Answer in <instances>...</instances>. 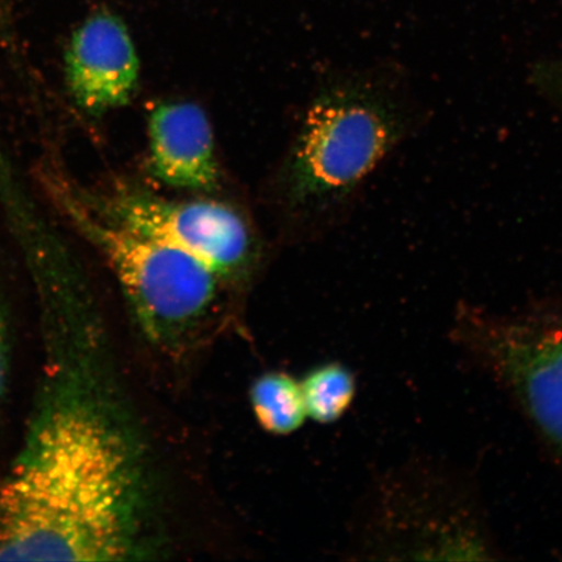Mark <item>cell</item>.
<instances>
[{"label":"cell","instance_id":"obj_2","mask_svg":"<svg viewBox=\"0 0 562 562\" xmlns=\"http://www.w3.org/2000/svg\"><path fill=\"white\" fill-rule=\"evenodd\" d=\"M424 122L409 75L395 63L329 83L308 105L288 158L286 199L306 210L342 206Z\"/></svg>","mask_w":562,"mask_h":562},{"label":"cell","instance_id":"obj_7","mask_svg":"<svg viewBox=\"0 0 562 562\" xmlns=\"http://www.w3.org/2000/svg\"><path fill=\"white\" fill-rule=\"evenodd\" d=\"M149 170L160 184L209 193L220 184L213 126L200 104L167 101L147 119Z\"/></svg>","mask_w":562,"mask_h":562},{"label":"cell","instance_id":"obj_10","mask_svg":"<svg viewBox=\"0 0 562 562\" xmlns=\"http://www.w3.org/2000/svg\"><path fill=\"white\" fill-rule=\"evenodd\" d=\"M530 83L547 102L562 110V59L543 60L533 65Z\"/></svg>","mask_w":562,"mask_h":562},{"label":"cell","instance_id":"obj_8","mask_svg":"<svg viewBox=\"0 0 562 562\" xmlns=\"http://www.w3.org/2000/svg\"><path fill=\"white\" fill-rule=\"evenodd\" d=\"M250 403L259 426L273 435L297 431L307 419L301 383L284 372L258 378L250 390Z\"/></svg>","mask_w":562,"mask_h":562},{"label":"cell","instance_id":"obj_5","mask_svg":"<svg viewBox=\"0 0 562 562\" xmlns=\"http://www.w3.org/2000/svg\"><path fill=\"white\" fill-rule=\"evenodd\" d=\"M79 193L98 213L188 252L220 278L243 269L250 259L249 224L228 203L170 201L126 184L95 199Z\"/></svg>","mask_w":562,"mask_h":562},{"label":"cell","instance_id":"obj_4","mask_svg":"<svg viewBox=\"0 0 562 562\" xmlns=\"http://www.w3.org/2000/svg\"><path fill=\"white\" fill-rule=\"evenodd\" d=\"M456 327L462 346L562 456V302L512 314L465 306Z\"/></svg>","mask_w":562,"mask_h":562},{"label":"cell","instance_id":"obj_6","mask_svg":"<svg viewBox=\"0 0 562 562\" xmlns=\"http://www.w3.org/2000/svg\"><path fill=\"white\" fill-rule=\"evenodd\" d=\"M65 76L70 97L87 115L130 104L139 87L140 61L124 21L108 10L83 20L70 35Z\"/></svg>","mask_w":562,"mask_h":562},{"label":"cell","instance_id":"obj_3","mask_svg":"<svg viewBox=\"0 0 562 562\" xmlns=\"http://www.w3.org/2000/svg\"><path fill=\"white\" fill-rule=\"evenodd\" d=\"M47 187L67 220L95 246L137 315L156 340L188 333L207 315L220 277L188 252L109 220L58 176Z\"/></svg>","mask_w":562,"mask_h":562},{"label":"cell","instance_id":"obj_1","mask_svg":"<svg viewBox=\"0 0 562 562\" xmlns=\"http://www.w3.org/2000/svg\"><path fill=\"white\" fill-rule=\"evenodd\" d=\"M41 337L30 425L0 480V560L93 559L130 529L135 470L122 431L83 374L63 285L41 288Z\"/></svg>","mask_w":562,"mask_h":562},{"label":"cell","instance_id":"obj_9","mask_svg":"<svg viewBox=\"0 0 562 562\" xmlns=\"http://www.w3.org/2000/svg\"><path fill=\"white\" fill-rule=\"evenodd\" d=\"M301 383L307 418L318 424H333L353 403L356 381L342 364L328 363L308 372Z\"/></svg>","mask_w":562,"mask_h":562},{"label":"cell","instance_id":"obj_11","mask_svg":"<svg viewBox=\"0 0 562 562\" xmlns=\"http://www.w3.org/2000/svg\"><path fill=\"white\" fill-rule=\"evenodd\" d=\"M10 346L9 334H7L5 319L0 312V400L5 391L7 376H9Z\"/></svg>","mask_w":562,"mask_h":562}]
</instances>
